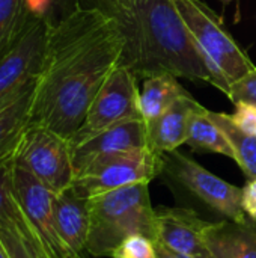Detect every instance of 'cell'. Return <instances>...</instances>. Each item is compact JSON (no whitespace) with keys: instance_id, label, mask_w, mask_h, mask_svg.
I'll return each instance as SVG.
<instances>
[{"instance_id":"cell-3","label":"cell","mask_w":256,"mask_h":258,"mask_svg":"<svg viewBox=\"0 0 256 258\" xmlns=\"http://www.w3.org/2000/svg\"><path fill=\"white\" fill-rule=\"evenodd\" d=\"M143 234L155 239V209L149 183H137L89 197V233L86 252L112 257L128 237Z\"/></svg>"},{"instance_id":"cell-31","label":"cell","mask_w":256,"mask_h":258,"mask_svg":"<svg viewBox=\"0 0 256 258\" xmlns=\"http://www.w3.org/2000/svg\"><path fill=\"white\" fill-rule=\"evenodd\" d=\"M223 2V5H229L231 2H234V0H222Z\"/></svg>"},{"instance_id":"cell-17","label":"cell","mask_w":256,"mask_h":258,"mask_svg":"<svg viewBox=\"0 0 256 258\" xmlns=\"http://www.w3.org/2000/svg\"><path fill=\"white\" fill-rule=\"evenodd\" d=\"M35 88L0 110V162L14 159L17 145L32 121Z\"/></svg>"},{"instance_id":"cell-21","label":"cell","mask_w":256,"mask_h":258,"mask_svg":"<svg viewBox=\"0 0 256 258\" xmlns=\"http://www.w3.org/2000/svg\"><path fill=\"white\" fill-rule=\"evenodd\" d=\"M32 17L30 0H0V54L18 41Z\"/></svg>"},{"instance_id":"cell-32","label":"cell","mask_w":256,"mask_h":258,"mask_svg":"<svg viewBox=\"0 0 256 258\" xmlns=\"http://www.w3.org/2000/svg\"><path fill=\"white\" fill-rule=\"evenodd\" d=\"M180 255V254H178ZM180 258H190V257H184V255H180Z\"/></svg>"},{"instance_id":"cell-18","label":"cell","mask_w":256,"mask_h":258,"mask_svg":"<svg viewBox=\"0 0 256 258\" xmlns=\"http://www.w3.org/2000/svg\"><path fill=\"white\" fill-rule=\"evenodd\" d=\"M186 145L198 153H216L235 160L234 150L228 138L214 124L208 115V109L204 106H201L190 118Z\"/></svg>"},{"instance_id":"cell-15","label":"cell","mask_w":256,"mask_h":258,"mask_svg":"<svg viewBox=\"0 0 256 258\" xmlns=\"http://www.w3.org/2000/svg\"><path fill=\"white\" fill-rule=\"evenodd\" d=\"M205 242L213 258H256V221L210 222Z\"/></svg>"},{"instance_id":"cell-14","label":"cell","mask_w":256,"mask_h":258,"mask_svg":"<svg viewBox=\"0 0 256 258\" xmlns=\"http://www.w3.org/2000/svg\"><path fill=\"white\" fill-rule=\"evenodd\" d=\"M53 215L59 233L77 252H86L89 233V195L71 184L53 195ZM89 255V254H88Z\"/></svg>"},{"instance_id":"cell-16","label":"cell","mask_w":256,"mask_h":258,"mask_svg":"<svg viewBox=\"0 0 256 258\" xmlns=\"http://www.w3.org/2000/svg\"><path fill=\"white\" fill-rule=\"evenodd\" d=\"M187 91L172 74H157L142 80L139 94V109L142 119L149 122L167 110Z\"/></svg>"},{"instance_id":"cell-8","label":"cell","mask_w":256,"mask_h":258,"mask_svg":"<svg viewBox=\"0 0 256 258\" xmlns=\"http://www.w3.org/2000/svg\"><path fill=\"white\" fill-rule=\"evenodd\" d=\"M137 77L125 65H118L95 95L84 122L69 141L78 145L119 122L142 119L139 109L140 88Z\"/></svg>"},{"instance_id":"cell-7","label":"cell","mask_w":256,"mask_h":258,"mask_svg":"<svg viewBox=\"0 0 256 258\" xmlns=\"http://www.w3.org/2000/svg\"><path fill=\"white\" fill-rule=\"evenodd\" d=\"M48 29V23L33 15L18 41L0 54V110L36 86Z\"/></svg>"},{"instance_id":"cell-26","label":"cell","mask_w":256,"mask_h":258,"mask_svg":"<svg viewBox=\"0 0 256 258\" xmlns=\"http://www.w3.org/2000/svg\"><path fill=\"white\" fill-rule=\"evenodd\" d=\"M232 122L244 133L256 138V107L250 104H237L231 115Z\"/></svg>"},{"instance_id":"cell-28","label":"cell","mask_w":256,"mask_h":258,"mask_svg":"<svg viewBox=\"0 0 256 258\" xmlns=\"http://www.w3.org/2000/svg\"><path fill=\"white\" fill-rule=\"evenodd\" d=\"M241 207L246 216L256 221V178L247 180L241 187Z\"/></svg>"},{"instance_id":"cell-11","label":"cell","mask_w":256,"mask_h":258,"mask_svg":"<svg viewBox=\"0 0 256 258\" xmlns=\"http://www.w3.org/2000/svg\"><path fill=\"white\" fill-rule=\"evenodd\" d=\"M210 222L204 221L190 209L155 207V243L190 258H213L205 230Z\"/></svg>"},{"instance_id":"cell-1","label":"cell","mask_w":256,"mask_h":258,"mask_svg":"<svg viewBox=\"0 0 256 258\" xmlns=\"http://www.w3.org/2000/svg\"><path fill=\"white\" fill-rule=\"evenodd\" d=\"M124 48L125 35L119 21L98 6H81L50 24L32 122L71 141L95 95L121 63Z\"/></svg>"},{"instance_id":"cell-9","label":"cell","mask_w":256,"mask_h":258,"mask_svg":"<svg viewBox=\"0 0 256 258\" xmlns=\"http://www.w3.org/2000/svg\"><path fill=\"white\" fill-rule=\"evenodd\" d=\"M163 156V172H167L213 212L231 221L246 219V213L241 207V187L222 180L196 160L177 150Z\"/></svg>"},{"instance_id":"cell-27","label":"cell","mask_w":256,"mask_h":258,"mask_svg":"<svg viewBox=\"0 0 256 258\" xmlns=\"http://www.w3.org/2000/svg\"><path fill=\"white\" fill-rule=\"evenodd\" d=\"M95 2H97L95 6H98L101 11H104L106 14L115 18L128 15L137 3V0H95Z\"/></svg>"},{"instance_id":"cell-4","label":"cell","mask_w":256,"mask_h":258,"mask_svg":"<svg viewBox=\"0 0 256 258\" xmlns=\"http://www.w3.org/2000/svg\"><path fill=\"white\" fill-rule=\"evenodd\" d=\"M211 71L213 86L228 95L231 85L255 70V63L202 0H174Z\"/></svg>"},{"instance_id":"cell-20","label":"cell","mask_w":256,"mask_h":258,"mask_svg":"<svg viewBox=\"0 0 256 258\" xmlns=\"http://www.w3.org/2000/svg\"><path fill=\"white\" fill-rule=\"evenodd\" d=\"M210 118L214 121V124L225 133L228 138L235 162L238 163L240 169L244 172L247 180L256 178V138L250 136L244 132H241L231 119V115L222 113V112H213L208 109Z\"/></svg>"},{"instance_id":"cell-5","label":"cell","mask_w":256,"mask_h":258,"mask_svg":"<svg viewBox=\"0 0 256 258\" xmlns=\"http://www.w3.org/2000/svg\"><path fill=\"white\" fill-rule=\"evenodd\" d=\"M14 163L30 172L53 194L68 189L75 180L69 141L32 121L17 145Z\"/></svg>"},{"instance_id":"cell-19","label":"cell","mask_w":256,"mask_h":258,"mask_svg":"<svg viewBox=\"0 0 256 258\" xmlns=\"http://www.w3.org/2000/svg\"><path fill=\"white\" fill-rule=\"evenodd\" d=\"M0 239L11 258H50L42 249L35 227L26 212L18 219L0 224Z\"/></svg>"},{"instance_id":"cell-10","label":"cell","mask_w":256,"mask_h":258,"mask_svg":"<svg viewBox=\"0 0 256 258\" xmlns=\"http://www.w3.org/2000/svg\"><path fill=\"white\" fill-rule=\"evenodd\" d=\"M14 189L26 215L32 221L38 240L50 258H89L74 251L57 230L53 215V192L26 169L14 163Z\"/></svg>"},{"instance_id":"cell-30","label":"cell","mask_w":256,"mask_h":258,"mask_svg":"<svg viewBox=\"0 0 256 258\" xmlns=\"http://www.w3.org/2000/svg\"><path fill=\"white\" fill-rule=\"evenodd\" d=\"M0 258H11L8 249L5 248V245H3V242H2V239H0Z\"/></svg>"},{"instance_id":"cell-2","label":"cell","mask_w":256,"mask_h":258,"mask_svg":"<svg viewBox=\"0 0 256 258\" xmlns=\"http://www.w3.org/2000/svg\"><path fill=\"white\" fill-rule=\"evenodd\" d=\"M116 20L125 35L121 65L137 80L172 74L213 85L205 57L174 0H137L128 15Z\"/></svg>"},{"instance_id":"cell-29","label":"cell","mask_w":256,"mask_h":258,"mask_svg":"<svg viewBox=\"0 0 256 258\" xmlns=\"http://www.w3.org/2000/svg\"><path fill=\"white\" fill-rule=\"evenodd\" d=\"M155 246H157V258H180L178 254H175L174 251L164 248L160 243H155Z\"/></svg>"},{"instance_id":"cell-22","label":"cell","mask_w":256,"mask_h":258,"mask_svg":"<svg viewBox=\"0 0 256 258\" xmlns=\"http://www.w3.org/2000/svg\"><path fill=\"white\" fill-rule=\"evenodd\" d=\"M14 159L0 162V224L9 219H18L23 215V206L14 189Z\"/></svg>"},{"instance_id":"cell-6","label":"cell","mask_w":256,"mask_h":258,"mask_svg":"<svg viewBox=\"0 0 256 258\" xmlns=\"http://www.w3.org/2000/svg\"><path fill=\"white\" fill-rule=\"evenodd\" d=\"M164 156L149 147L104 154L75 175L74 186L92 197L113 189L151 183L163 172Z\"/></svg>"},{"instance_id":"cell-13","label":"cell","mask_w":256,"mask_h":258,"mask_svg":"<svg viewBox=\"0 0 256 258\" xmlns=\"http://www.w3.org/2000/svg\"><path fill=\"white\" fill-rule=\"evenodd\" d=\"M201 106L202 104L186 92L160 116L145 122L149 148L155 153L166 154L186 144L190 118Z\"/></svg>"},{"instance_id":"cell-25","label":"cell","mask_w":256,"mask_h":258,"mask_svg":"<svg viewBox=\"0 0 256 258\" xmlns=\"http://www.w3.org/2000/svg\"><path fill=\"white\" fill-rule=\"evenodd\" d=\"M235 106L237 104H250L256 107V68L247 73L244 77L231 85V89L226 95Z\"/></svg>"},{"instance_id":"cell-24","label":"cell","mask_w":256,"mask_h":258,"mask_svg":"<svg viewBox=\"0 0 256 258\" xmlns=\"http://www.w3.org/2000/svg\"><path fill=\"white\" fill-rule=\"evenodd\" d=\"M112 258H157V246L151 237L136 234L125 239Z\"/></svg>"},{"instance_id":"cell-12","label":"cell","mask_w":256,"mask_h":258,"mask_svg":"<svg viewBox=\"0 0 256 258\" xmlns=\"http://www.w3.org/2000/svg\"><path fill=\"white\" fill-rule=\"evenodd\" d=\"M148 135L143 119H133L112 125L110 128L92 136L91 139L71 147L75 175L100 156L146 148Z\"/></svg>"},{"instance_id":"cell-23","label":"cell","mask_w":256,"mask_h":258,"mask_svg":"<svg viewBox=\"0 0 256 258\" xmlns=\"http://www.w3.org/2000/svg\"><path fill=\"white\" fill-rule=\"evenodd\" d=\"M81 8V0H30L32 15L56 24Z\"/></svg>"}]
</instances>
